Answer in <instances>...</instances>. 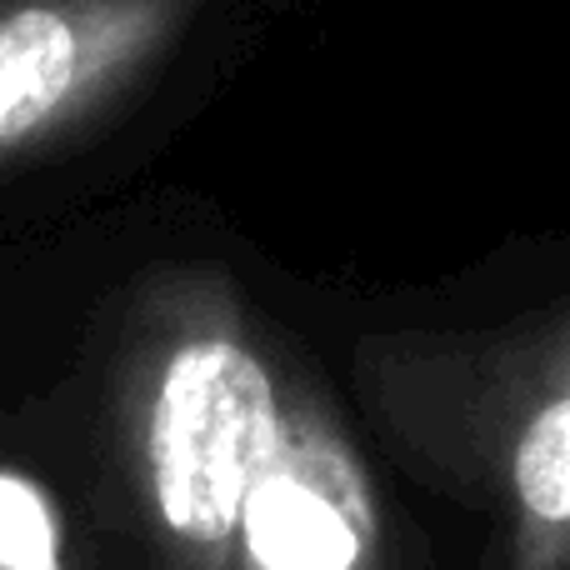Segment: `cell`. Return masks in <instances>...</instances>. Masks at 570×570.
Wrapping results in <instances>:
<instances>
[{"label": "cell", "mask_w": 570, "mask_h": 570, "mask_svg": "<svg viewBox=\"0 0 570 570\" xmlns=\"http://www.w3.org/2000/svg\"><path fill=\"white\" fill-rule=\"evenodd\" d=\"M206 0H0V160L116 106Z\"/></svg>", "instance_id": "6da1fadb"}, {"label": "cell", "mask_w": 570, "mask_h": 570, "mask_svg": "<svg viewBox=\"0 0 570 570\" xmlns=\"http://www.w3.org/2000/svg\"><path fill=\"white\" fill-rule=\"evenodd\" d=\"M276 455V395L236 341H190L170 355L150 415V475L166 525L220 541L246 515Z\"/></svg>", "instance_id": "7a4b0ae2"}, {"label": "cell", "mask_w": 570, "mask_h": 570, "mask_svg": "<svg viewBox=\"0 0 570 570\" xmlns=\"http://www.w3.org/2000/svg\"><path fill=\"white\" fill-rule=\"evenodd\" d=\"M246 541L266 570H351L355 531L315 485L285 471L261 475L246 501Z\"/></svg>", "instance_id": "3957f363"}, {"label": "cell", "mask_w": 570, "mask_h": 570, "mask_svg": "<svg viewBox=\"0 0 570 570\" xmlns=\"http://www.w3.org/2000/svg\"><path fill=\"white\" fill-rule=\"evenodd\" d=\"M515 491L541 521H570V401L535 415L515 455Z\"/></svg>", "instance_id": "277c9868"}, {"label": "cell", "mask_w": 570, "mask_h": 570, "mask_svg": "<svg viewBox=\"0 0 570 570\" xmlns=\"http://www.w3.org/2000/svg\"><path fill=\"white\" fill-rule=\"evenodd\" d=\"M0 570H60V535L46 495L0 471Z\"/></svg>", "instance_id": "5b68a950"}]
</instances>
